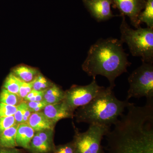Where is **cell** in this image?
<instances>
[{
  "label": "cell",
  "mask_w": 153,
  "mask_h": 153,
  "mask_svg": "<svg viewBox=\"0 0 153 153\" xmlns=\"http://www.w3.org/2000/svg\"><path fill=\"white\" fill-rule=\"evenodd\" d=\"M27 107V102L25 101L22 102L17 106L16 111L14 115L16 123H22L23 116Z\"/></svg>",
  "instance_id": "25"
},
{
  "label": "cell",
  "mask_w": 153,
  "mask_h": 153,
  "mask_svg": "<svg viewBox=\"0 0 153 153\" xmlns=\"http://www.w3.org/2000/svg\"><path fill=\"white\" fill-rule=\"evenodd\" d=\"M121 16V41L127 44L133 56L140 57L142 62L153 63V28L134 30L127 23L125 16Z\"/></svg>",
  "instance_id": "4"
},
{
  "label": "cell",
  "mask_w": 153,
  "mask_h": 153,
  "mask_svg": "<svg viewBox=\"0 0 153 153\" xmlns=\"http://www.w3.org/2000/svg\"><path fill=\"white\" fill-rule=\"evenodd\" d=\"M17 110V106L0 102V117L14 116Z\"/></svg>",
  "instance_id": "23"
},
{
  "label": "cell",
  "mask_w": 153,
  "mask_h": 153,
  "mask_svg": "<svg viewBox=\"0 0 153 153\" xmlns=\"http://www.w3.org/2000/svg\"><path fill=\"white\" fill-rule=\"evenodd\" d=\"M98 85L96 79L86 85H73L65 91L64 101L72 111L89 103L104 88Z\"/></svg>",
  "instance_id": "7"
},
{
  "label": "cell",
  "mask_w": 153,
  "mask_h": 153,
  "mask_svg": "<svg viewBox=\"0 0 153 153\" xmlns=\"http://www.w3.org/2000/svg\"><path fill=\"white\" fill-rule=\"evenodd\" d=\"M19 125V124H16L0 135V147L15 148L17 147L16 135Z\"/></svg>",
  "instance_id": "16"
},
{
  "label": "cell",
  "mask_w": 153,
  "mask_h": 153,
  "mask_svg": "<svg viewBox=\"0 0 153 153\" xmlns=\"http://www.w3.org/2000/svg\"><path fill=\"white\" fill-rule=\"evenodd\" d=\"M130 87L127 100L132 97H146L147 100H153V63L142 62L128 77Z\"/></svg>",
  "instance_id": "5"
},
{
  "label": "cell",
  "mask_w": 153,
  "mask_h": 153,
  "mask_svg": "<svg viewBox=\"0 0 153 153\" xmlns=\"http://www.w3.org/2000/svg\"><path fill=\"white\" fill-rule=\"evenodd\" d=\"M33 112L30 110V109L28 108H27L26 109V111L25 114L24 115V116L23 117V120H22V123H27L28 120H29V118H30V116L32 114Z\"/></svg>",
  "instance_id": "28"
},
{
  "label": "cell",
  "mask_w": 153,
  "mask_h": 153,
  "mask_svg": "<svg viewBox=\"0 0 153 153\" xmlns=\"http://www.w3.org/2000/svg\"><path fill=\"white\" fill-rule=\"evenodd\" d=\"M19 96L22 99L27 96L30 91L33 90V82H26L19 80Z\"/></svg>",
  "instance_id": "24"
},
{
  "label": "cell",
  "mask_w": 153,
  "mask_h": 153,
  "mask_svg": "<svg viewBox=\"0 0 153 153\" xmlns=\"http://www.w3.org/2000/svg\"><path fill=\"white\" fill-rule=\"evenodd\" d=\"M106 134V153H153V101L143 106L130 103Z\"/></svg>",
  "instance_id": "1"
},
{
  "label": "cell",
  "mask_w": 153,
  "mask_h": 153,
  "mask_svg": "<svg viewBox=\"0 0 153 153\" xmlns=\"http://www.w3.org/2000/svg\"><path fill=\"white\" fill-rule=\"evenodd\" d=\"M35 131L27 123L19 124L16 135L17 146L28 150Z\"/></svg>",
  "instance_id": "13"
},
{
  "label": "cell",
  "mask_w": 153,
  "mask_h": 153,
  "mask_svg": "<svg viewBox=\"0 0 153 153\" xmlns=\"http://www.w3.org/2000/svg\"><path fill=\"white\" fill-rule=\"evenodd\" d=\"M130 102L117 98L113 89L105 87L88 104L77 108L74 117L77 123L109 127L114 125Z\"/></svg>",
  "instance_id": "3"
},
{
  "label": "cell",
  "mask_w": 153,
  "mask_h": 153,
  "mask_svg": "<svg viewBox=\"0 0 153 153\" xmlns=\"http://www.w3.org/2000/svg\"><path fill=\"white\" fill-rule=\"evenodd\" d=\"M41 112L56 124L61 120L74 117V111L68 106L64 100L55 104L47 105Z\"/></svg>",
  "instance_id": "11"
},
{
  "label": "cell",
  "mask_w": 153,
  "mask_h": 153,
  "mask_svg": "<svg viewBox=\"0 0 153 153\" xmlns=\"http://www.w3.org/2000/svg\"><path fill=\"white\" fill-rule=\"evenodd\" d=\"M27 124L35 132L46 130H54L56 124L49 119L41 111L33 113Z\"/></svg>",
  "instance_id": "12"
},
{
  "label": "cell",
  "mask_w": 153,
  "mask_h": 153,
  "mask_svg": "<svg viewBox=\"0 0 153 153\" xmlns=\"http://www.w3.org/2000/svg\"><path fill=\"white\" fill-rule=\"evenodd\" d=\"M0 153H22L16 148H7L0 147Z\"/></svg>",
  "instance_id": "27"
},
{
  "label": "cell",
  "mask_w": 153,
  "mask_h": 153,
  "mask_svg": "<svg viewBox=\"0 0 153 153\" xmlns=\"http://www.w3.org/2000/svg\"><path fill=\"white\" fill-rule=\"evenodd\" d=\"M54 135V130L36 132L28 150L30 153H51L55 146Z\"/></svg>",
  "instance_id": "10"
},
{
  "label": "cell",
  "mask_w": 153,
  "mask_h": 153,
  "mask_svg": "<svg viewBox=\"0 0 153 153\" xmlns=\"http://www.w3.org/2000/svg\"><path fill=\"white\" fill-rule=\"evenodd\" d=\"M65 91L59 85L54 83L44 91V100L48 104H55L64 100Z\"/></svg>",
  "instance_id": "15"
},
{
  "label": "cell",
  "mask_w": 153,
  "mask_h": 153,
  "mask_svg": "<svg viewBox=\"0 0 153 153\" xmlns=\"http://www.w3.org/2000/svg\"><path fill=\"white\" fill-rule=\"evenodd\" d=\"M16 124L14 116L0 117V135L3 132Z\"/></svg>",
  "instance_id": "21"
},
{
  "label": "cell",
  "mask_w": 153,
  "mask_h": 153,
  "mask_svg": "<svg viewBox=\"0 0 153 153\" xmlns=\"http://www.w3.org/2000/svg\"><path fill=\"white\" fill-rule=\"evenodd\" d=\"M11 72L19 80L26 82H33L40 73L37 68L24 65L14 67Z\"/></svg>",
  "instance_id": "14"
},
{
  "label": "cell",
  "mask_w": 153,
  "mask_h": 153,
  "mask_svg": "<svg viewBox=\"0 0 153 153\" xmlns=\"http://www.w3.org/2000/svg\"><path fill=\"white\" fill-rule=\"evenodd\" d=\"M23 101V100L18 94L12 93L2 88L0 91V102L17 106Z\"/></svg>",
  "instance_id": "18"
},
{
  "label": "cell",
  "mask_w": 153,
  "mask_h": 153,
  "mask_svg": "<svg viewBox=\"0 0 153 153\" xmlns=\"http://www.w3.org/2000/svg\"><path fill=\"white\" fill-rule=\"evenodd\" d=\"M2 88L10 92L19 95V79L10 72L5 79L3 83Z\"/></svg>",
  "instance_id": "19"
},
{
  "label": "cell",
  "mask_w": 153,
  "mask_h": 153,
  "mask_svg": "<svg viewBox=\"0 0 153 153\" xmlns=\"http://www.w3.org/2000/svg\"><path fill=\"white\" fill-rule=\"evenodd\" d=\"M112 7L120 11L121 16H127L136 29L140 27L138 20L140 13L144 9L146 0H111Z\"/></svg>",
  "instance_id": "8"
},
{
  "label": "cell",
  "mask_w": 153,
  "mask_h": 153,
  "mask_svg": "<svg viewBox=\"0 0 153 153\" xmlns=\"http://www.w3.org/2000/svg\"><path fill=\"white\" fill-rule=\"evenodd\" d=\"M54 84V83L39 73L33 82V89L39 91H45Z\"/></svg>",
  "instance_id": "20"
},
{
  "label": "cell",
  "mask_w": 153,
  "mask_h": 153,
  "mask_svg": "<svg viewBox=\"0 0 153 153\" xmlns=\"http://www.w3.org/2000/svg\"><path fill=\"white\" fill-rule=\"evenodd\" d=\"M51 153H75L74 144L71 141L65 144L55 146Z\"/></svg>",
  "instance_id": "22"
},
{
  "label": "cell",
  "mask_w": 153,
  "mask_h": 153,
  "mask_svg": "<svg viewBox=\"0 0 153 153\" xmlns=\"http://www.w3.org/2000/svg\"><path fill=\"white\" fill-rule=\"evenodd\" d=\"M123 44L116 38L99 39L89 48L82 70L94 79L98 75L105 76L109 81V87L113 89L116 79L126 72L131 65Z\"/></svg>",
  "instance_id": "2"
},
{
  "label": "cell",
  "mask_w": 153,
  "mask_h": 153,
  "mask_svg": "<svg viewBox=\"0 0 153 153\" xmlns=\"http://www.w3.org/2000/svg\"><path fill=\"white\" fill-rule=\"evenodd\" d=\"M85 8L97 22H105L115 16L111 10V0H82Z\"/></svg>",
  "instance_id": "9"
},
{
  "label": "cell",
  "mask_w": 153,
  "mask_h": 153,
  "mask_svg": "<svg viewBox=\"0 0 153 153\" xmlns=\"http://www.w3.org/2000/svg\"><path fill=\"white\" fill-rule=\"evenodd\" d=\"M28 108L33 113L41 112L48 104L44 100L43 101L26 102Z\"/></svg>",
  "instance_id": "26"
},
{
  "label": "cell",
  "mask_w": 153,
  "mask_h": 153,
  "mask_svg": "<svg viewBox=\"0 0 153 153\" xmlns=\"http://www.w3.org/2000/svg\"><path fill=\"white\" fill-rule=\"evenodd\" d=\"M109 131V127L97 124H90L84 132L75 128L72 141L75 153H103L102 140Z\"/></svg>",
  "instance_id": "6"
},
{
  "label": "cell",
  "mask_w": 153,
  "mask_h": 153,
  "mask_svg": "<svg viewBox=\"0 0 153 153\" xmlns=\"http://www.w3.org/2000/svg\"><path fill=\"white\" fill-rule=\"evenodd\" d=\"M140 23H145L148 28H153V0H146L144 9L138 17Z\"/></svg>",
  "instance_id": "17"
}]
</instances>
